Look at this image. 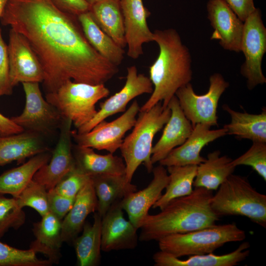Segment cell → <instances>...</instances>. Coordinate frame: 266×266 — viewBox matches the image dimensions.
Returning a JSON list of instances; mask_svg holds the SVG:
<instances>
[{
  "label": "cell",
  "mask_w": 266,
  "mask_h": 266,
  "mask_svg": "<svg viewBox=\"0 0 266 266\" xmlns=\"http://www.w3.org/2000/svg\"><path fill=\"white\" fill-rule=\"evenodd\" d=\"M0 20L29 42L42 66L47 93L68 80L105 84L119 71L89 43L77 16L52 0H8Z\"/></svg>",
  "instance_id": "obj_1"
},
{
  "label": "cell",
  "mask_w": 266,
  "mask_h": 266,
  "mask_svg": "<svg viewBox=\"0 0 266 266\" xmlns=\"http://www.w3.org/2000/svg\"><path fill=\"white\" fill-rule=\"evenodd\" d=\"M212 191L195 188L189 195L176 198L156 214H148L141 227V241H158L167 235L213 226L219 217L210 206Z\"/></svg>",
  "instance_id": "obj_2"
},
{
  "label": "cell",
  "mask_w": 266,
  "mask_h": 266,
  "mask_svg": "<svg viewBox=\"0 0 266 266\" xmlns=\"http://www.w3.org/2000/svg\"><path fill=\"white\" fill-rule=\"evenodd\" d=\"M153 33L159 47V55L149 69L153 91L139 111L148 110L159 102L167 107L177 91L192 78L191 54L177 32L156 30Z\"/></svg>",
  "instance_id": "obj_3"
},
{
  "label": "cell",
  "mask_w": 266,
  "mask_h": 266,
  "mask_svg": "<svg viewBox=\"0 0 266 266\" xmlns=\"http://www.w3.org/2000/svg\"><path fill=\"white\" fill-rule=\"evenodd\" d=\"M169 107L159 102L148 110L139 111L132 132L123 139L120 150L125 166L127 181L132 182L138 166L143 164L148 173L154 168L151 162L152 142L155 134L168 121Z\"/></svg>",
  "instance_id": "obj_4"
},
{
  "label": "cell",
  "mask_w": 266,
  "mask_h": 266,
  "mask_svg": "<svg viewBox=\"0 0 266 266\" xmlns=\"http://www.w3.org/2000/svg\"><path fill=\"white\" fill-rule=\"evenodd\" d=\"M210 206L219 218L240 215L266 228V196L253 187L246 177L230 175L213 195Z\"/></svg>",
  "instance_id": "obj_5"
},
{
  "label": "cell",
  "mask_w": 266,
  "mask_h": 266,
  "mask_svg": "<svg viewBox=\"0 0 266 266\" xmlns=\"http://www.w3.org/2000/svg\"><path fill=\"white\" fill-rule=\"evenodd\" d=\"M245 238V231L232 223L170 234L158 242L160 250L179 258L213 253L227 243L239 242Z\"/></svg>",
  "instance_id": "obj_6"
},
{
  "label": "cell",
  "mask_w": 266,
  "mask_h": 266,
  "mask_svg": "<svg viewBox=\"0 0 266 266\" xmlns=\"http://www.w3.org/2000/svg\"><path fill=\"white\" fill-rule=\"evenodd\" d=\"M104 84L92 85L68 80L54 92L47 93L46 100L63 118L70 120L76 129L89 122L96 114V103L108 96Z\"/></svg>",
  "instance_id": "obj_7"
},
{
  "label": "cell",
  "mask_w": 266,
  "mask_h": 266,
  "mask_svg": "<svg viewBox=\"0 0 266 266\" xmlns=\"http://www.w3.org/2000/svg\"><path fill=\"white\" fill-rule=\"evenodd\" d=\"M229 83L219 73L209 77L208 91L203 95L195 93L190 83L179 88L175 93L179 105L193 127L198 124L211 127L218 125L219 100Z\"/></svg>",
  "instance_id": "obj_8"
},
{
  "label": "cell",
  "mask_w": 266,
  "mask_h": 266,
  "mask_svg": "<svg viewBox=\"0 0 266 266\" xmlns=\"http://www.w3.org/2000/svg\"><path fill=\"white\" fill-rule=\"evenodd\" d=\"M240 50L245 57L240 72L247 80L248 89L265 83L262 62L266 52V28L259 8H256L244 22Z\"/></svg>",
  "instance_id": "obj_9"
},
{
  "label": "cell",
  "mask_w": 266,
  "mask_h": 266,
  "mask_svg": "<svg viewBox=\"0 0 266 266\" xmlns=\"http://www.w3.org/2000/svg\"><path fill=\"white\" fill-rule=\"evenodd\" d=\"M139 109L134 100L122 115L112 121L103 120L85 133L72 130V138L77 145L113 154L120 148L126 133L134 126Z\"/></svg>",
  "instance_id": "obj_10"
},
{
  "label": "cell",
  "mask_w": 266,
  "mask_h": 266,
  "mask_svg": "<svg viewBox=\"0 0 266 266\" xmlns=\"http://www.w3.org/2000/svg\"><path fill=\"white\" fill-rule=\"evenodd\" d=\"M25 95V105L23 112L10 119L24 131L40 135L49 134L59 128L62 117L57 109L45 100L39 83H22Z\"/></svg>",
  "instance_id": "obj_11"
},
{
  "label": "cell",
  "mask_w": 266,
  "mask_h": 266,
  "mask_svg": "<svg viewBox=\"0 0 266 266\" xmlns=\"http://www.w3.org/2000/svg\"><path fill=\"white\" fill-rule=\"evenodd\" d=\"M153 86L149 78L138 73L135 66L127 68L126 81L123 87L117 93L100 104V109L86 124L75 130L82 133L90 131L107 118L126 110L128 104L135 98L144 94H151Z\"/></svg>",
  "instance_id": "obj_12"
},
{
  "label": "cell",
  "mask_w": 266,
  "mask_h": 266,
  "mask_svg": "<svg viewBox=\"0 0 266 266\" xmlns=\"http://www.w3.org/2000/svg\"><path fill=\"white\" fill-rule=\"evenodd\" d=\"M71 121L63 118L59 127L60 135L49 161L35 173L33 180L47 191L55 186L75 166L72 144Z\"/></svg>",
  "instance_id": "obj_13"
},
{
  "label": "cell",
  "mask_w": 266,
  "mask_h": 266,
  "mask_svg": "<svg viewBox=\"0 0 266 266\" xmlns=\"http://www.w3.org/2000/svg\"><path fill=\"white\" fill-rule=\"evenodd\" d=\"M7 49L9 78L12 87L20 83L43 82V71L35 54L26 39L11 29Z\"/></svg>",
  "instance_id": "obj_14"
},
{
  "label": "cell",
  "mask_w": 266,
  "mask_h": 266,
  "mask_svg": "<svg viewBox=\"0 0 266 266\" xmlns=\"http://www.w3.org/2000/svg\"><path fill=\"white\" fill-rule=\"evenodd\" d=\"M123 16L127 55L137 59L143 54V45L154 41V33L148 26L150 12L142 0H120Z\"/></svg>",
  "instance_id": "obj_15"
},
{
  "label": "cell",
  "mask_w": 266,
  "mask_h": 266,
  "mask_svg": "<svg viewBox=\"0 0 266 266\" xmlns=\"http://www.w3.org/2000/svg\"><path fill=\"white\" fill-rule=\"evenodd\" d=\"M121 200L115 202L101 218V251L134 249L138 230L123 214Z\"/></svg>",
  "instance_id": "obj_16"
},
{
  "label": "cell",
  "mask_w": 266,
  "mask_h": 266,
  "mask_svg": "<svg viewBox=\"0 0 266 266\" xmlns=\"http://www.w3.org/2000/svg\"><path fill=\"white\" fill-rule=\"evenodd\" d=\"M208 19L214 31L211 39H217L225 50L239 52L242 36V22L223 0H209Z\"/></svg>",
  "instance_id": "obj_17"
},
{
  "label": "cell",
  "mask_w": 266,
  "mask_h": 266,
  "mask_svg": "<svg viewBox=\"0 0 266 266\" xmlns=\"http://www.w3.org/2000/svg\"><path fill=\"white\" fill-rule=\"evenodd\" d=\"M152 172L153 179L146 187L131 193L121 201L122 208L127 213L129 220L138 229L168 182V173L164 166L159 164L153 168Z\"/></svg>",
  "instance_id": "obj_18"
},
{
  "label": "cell",
  "mask_w": 266,
  "mask_h": 266,
  "mask_svg": "<svg viewBox=\"0 0 266 266\" xmlns=\"http://www.w3.org/2000/svg\"><path fill=\"white\" fill-rule=\"evenodd\" d=\"M210 127L196 124L186 141L173 149L159 164L164 166L199 165L205 161L200 155L203 148L216 139L227 134L224 128L211 130Z\"/></svg>",
  "instance_id": "obj_19"
},
{
  "label": "cell",
  "mask_w": 266,
  "mask_h": 266,
  "mask_svg": "<svg viewBox=\"0 0 266 266\" xmlns=\"http://www.w3.org/2000/svg\"><path fill=\"white\" fill-rule=\"evenodd\" d=\"M167 106L171 114L161 137L152 147L151 162L153 165L163 160L173 149L182 144L193 129L175 95L170 100Z\"/></svg>",
  "instance_id": "obj_20"
},
{
  "label": "cell",
  "mask_w": 266,
  "mask_h": 266,
  "mask_svg": "<svg viewBox=\"0 0 266 266\" xmlns=\"http://www.w3.org/2000/svg\"><path fill=\"white\" fill-rule=\"evenodd\" d=\"M250 243L242 242L235 250L224 255L210 253L190 256L186 260H181L165 252L160 250L153 256L156 266H234L249 256Z\"/></svg>",
  "instance_id": "obj_21"
},
{
  "label": "cell",
  "mask_w": 266,
  "mask_h": 266,
  "mask_svg": "<svg viewBox=\"0 0 266 266\" xmlns=\"http://www.w3.org/2000/svg\"><path fill=\"white\" fill-rule=\"evenodd\" d=\"M62 221L49 212L33 225L35 239L30 249L43 254L52 264H58L61 258Z\"/></svg>",
  "instance_id": "obj_22"
},
{
  "label": "cell",
  "mask_w": 266,
  "mask_h": 266,
  "mask_svg": "<svg viewBox=\"0 0 266 266\" xmlns=\"http://www.w3.org/2000/svg\"><path fill=\"white\" fill-rule=\"evenodd\" d=\"M97 198L91 177L78 193L71 208L62 221L63 242H72L78 236L88 216L97 211Z\"/></svg>",
  "instance_id": "obj_23"
},
{
  "label": "cell",
  "mask_w": 266,
  "mask_h": 266,
  "mask_svg": "<svg viewBox=\"0 0 266 266\" xmlns=\"http://www.w3.org/2000/svg\"><path fill=\"white\" fill-rule=\"evenodd\" d=\"M47 151L41 135L35 133L24 131L0 135V166L13 161L21 163L28 158Z\"/></svg>",
  "instance_id": "obj_24"
},
{
  "label": "cell",
  "mask_w": 266,
  "mask_h": 266,
  "mask_svg": "<svg viewBox=\"0 0 266 266\" xmlns=\"http://www.w3.org/2000/svg\"><path fill=\"white\" fill-rule=\"evenodd\" d=\"M75 166L90 176L102 174H125L126 166L122 158L108 153L100 155L94 149L76 144L73 147Z\"/></svg>",
  "instance_id": "obj_25"
},
{
  "label": "cell",
  "mask_w": 266,
  "mask_h": 266,
  "mask_svg": "<svg viewBox=\"0 0 266 266\" xmlns=\"http://www.w3.org/2000/svg\"><path fill=\"white\" fill-rule=\"evenodd\" d=\"M97 198V212L101 218L116 202L137 191V187L128 182L125 174H102L91 176Z\"/></svg>",
  "instance_id": "obj_26"
},
{
  "label": "cell",
  "mask_w": 266,
  "mask_h": 266,
  "mask_svg": "<svg viewBox=\"0 0 266 266\" xmlns=\"http://www.w3.org/2000/svg\"><path fill=\"white\" fill-rule=\"evenodd\" d=\"M223 109L230 115L231 122L224 126L227 134L249 139L252 142L266 143V109L264 108L260 114L238 112L227 104Z\"/></svg>",
  "instance_id": "obj_27"
},
{
  "label": "cell",
  "mask_w": 266,
  "mask_h": 266,
  "mask_svg": "<svg viewBox=\"0 0 266 266\" xmlns=\"http://www.w3.org/2000/svg\"><path fill=\"white\" fill-rule=\"evenodd\" d=\"M232 161V159L227 156H221L219 150L208 153L205 161L197 166L193 186L217 190L234 172L235 167Z\"/></svg>",
  "instance_id": "obj_28"
},
{
  "label": "cell",
  "mask_w": 266,
  "mask_h": 266,
  "mask_svg": "<svg viewBox=\"0 0 266 266\" xmlns=\"http://www.w3.org/2000/svg\"><path fill=\"white\" fill-rule=\"evenodd\" d=\"M49 151L36 154L27 162L13 168L0 175V194L11 195L17 198L33 180L36 172L50 160Z\"/></svg>",
  "instance_id": "obj_29"
},
{
  "label": "cell",
  "mask_w": 266,
  "mask_h": 266,
  "mask_svg": "<svg viewBox=\"0 0 266 266\" xmlns=\"http://www.w3.org/2000/svg\"><path fill=\"white\" fill-rule=\"evenodd\" d=\"M77 18L91 46L109 62L118 66L124 58V49L99 27L90 11L79 14Z\"/></svg>",
  "instance_id": "obj_30"
},
{
  "label": "cell",
  "mask_w": 266,
  "mask_h": 266,
  "mask_svg": "<svg viewBox=\"0 0 266 266\" xmlns=\"http://www.w3.org/2000/svg\"><path fill=\"white\" fill-rule=\"evenodd\" d=\"M101 217L95 212L93 224L85 223L81 236L72 241L80 266H96L100 261Z\"/></svg>",
  "instance_id": "obj_31"
},
{
  "label": "cell",
  "mask_w": 266,
  "mask_h": 266,
  "mask_svg": "<svg viewBox=\"0 0 266 266\" xmlns=\"http://www.w3.org/2000/svg\"><path fill=\"white\" fill-rule=\"evenodd\" d=\"M90 11L104 32L120 47L127 46L120 0H100L91 6Z\"/></svg>",
  "instance_id": "obj_32"
},
{
  "label": "cell",
  "mask_w": 266,
  "mask_h": 266,
  "mask_svg": "<svg viewBox=\"0 0 266 266\" xmlns=\"http://www.w3.org/2000/svg\"><path fill=\"white\" fill-rule=\"evenodd\" d=\"M198 165L170 166L167 167L168 182L166 192L153 205V208L162 209L172 200L190 195L193 186Z\"/></svg>",
  "instance_id": "obj_33"
},
{
  "label": "cell",
  "mask_w": 266,
  "mask_h": 266,
  "mask_svg": "<svg viewBox=\"0 0 266 266\" xmlns=\"http://www.w3.org/2000/svg\"><path fill=\"white\" fill-rule=\"evenodd\" d=\"M48 260L37 257L32 249L22 250L0 241V266H50Z\"/></svg>",
  "instance_id": "obj_34"
},
{
  "label": "cell",
  "mask_w": 266,
  "mask_h": 266,
  "mask_svg": "<svg viewBox=\"0 0 266 266\" xmlns=\"http://www.w3.org/2000/svg\"><path fill=\"white\" fill-rule=\"evenodd\" d=\"M15 198L21 207H30L41 217L49 212L48 191L44 186L33 179Z\"/></svg>",
  "instance_id": "obj_35"
},
{
  "label": "cell",
  "mask_w": 266,
  "mask_h": 266,
  "mask_svg": "<svg viewBox=\"0 0 266 266\" xmlns=\"http://www.w3.org/2000/svg\"><path fill=\"white\" fill-rule=\"evenodd\" d=\"M25 221L26 214L16 199L0 194V238L9 229H18Z\"/></svg>",
  "instance_id": "obj_36"
},
{
  "label": "cell",
  "mask_w": 266,
  "mask_h": 266,
  "mask_svg": "<svg viewBox=\"0 0 266 266\" xmlns=\"http://www.w3.org/2000/svg\"><path fill=\"white\" fill-rule=\"evenodd\" d=\"M233 165L251 166L266 181V143L253 142L250 148L244 154L232 160Z\"/></svg>",
  "instance_id": "obj_37"
},
{
  "label": "cell",
  "mask_w": 266,
  "mask_h": 266,
  "mask_svg": "<svg viewBox=\"0 0 266 266\" xmlns=\"http://www.w3.org/2000/svg\"><path fill=\"white\" fill-rule=\"evenodd\" d=\"M90 179V176L75 166L53 189L56 192L65 197L75 199Z\"/></svg>",
  "instance_id": "obj_38"
},
{
  "label": "cell",
  "mask_w": 266,
  "mask_h": 266,
  "mask_svg": "<svg viewBox=\"0 0 266 266\" xmlns=\"http://www.w3.org/2000/svg\"><path fill=\"white\" fill-rule=\"evenodd\" d=\"M9 78V61L7 45L2 37L0 28V97L10 95L12 93Z\"/></svg>",
  "instance_id": "obj_39"
},
{
  "label": "cell",
  "mask_w": 266,
  "mask_h": 266,
  "mask_svg": "<svg viewBox=\"0 0 266 266\" xmlns=\"http://www.w3.org/2000/svg\"><path fill=\"white\" fill-rule=\"evenodd\" d=\"M74 200L58 193L53 188L48 191L49 212L61 220L71 208Z\"/></svg>",
  "instance_id": "obj_40"
},
{
  "label": "cell",
  "mask_w": 266,
  "mask_h": 266,
  "mask_svg": "<svg viewBox=\"0 0 266 266\" xmlns=\"http://www.w3.org/2000/svg\"><path fill=\"white\" fill-rule=\"evenodd\" d=\"M61 10L77 16L90 11L91 6L86 0H52Z\"/></svg>",
  "instance_id": "obj_41"
},
{
  "label": "cell",
  "mask_w": 266,
  "mask_h": 266,
  "mask_svg": "<svg viewBox=\"0 0 266 266\" xmlns=\"http://www.w3.org/2000/svg\"><path fill=\"white\" fill-rule=\"evenodd\" d=\"M242 21L256 9L254 0H223Z\"/></svg>",
  "instance_id": "obj_42"
},
{
  "label": "cell",
  "mask_w": 266,
  "mask_h": 266,
  "mask_svg": "<svg viewBox=\"0 0 266 266\" xmlns=\"http://www.w3.org/2000/svg\"><path fill=\"white\" fill-rule=\"evenodd\" d=\"M21 127L0 113V135L6 136L24 132Z\"/></svg>",
  "instance_id": "obj_43"
},
{
  "label": "cell",
  "mask_w": 266,
  "mask_h": 266,
  "mask_svg": "<svg viewBox=\"0 0 266 266\" xmlns=\"http://www.w3.org/2000/svg\"><path fill=\"white\" fill-rule=\"evenodd\" d=\"M8 0H0V18Z\"/></svg>",
  "instance_id": "obj_44"
},
{
  "label": "cell",
  "mask_w": 266,
  "mask_h": 266,
  "mask_svg": "<svg viewBox=\"0 0 266 266\" xmlns=\"http://www.w3.org/2000/svg\"><path fill=\"white\" fill-rule=\"evenodd\" d=\"M100 0H86V1L90 5V6L98 2Z\"/></svg>",
  "instance_id": "obj_45"
}]
</instances>
